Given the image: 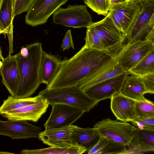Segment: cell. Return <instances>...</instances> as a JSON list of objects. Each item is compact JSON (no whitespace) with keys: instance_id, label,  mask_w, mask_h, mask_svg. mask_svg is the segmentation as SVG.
Listing matches in <instances>:
<instances>
[{"instance_id":"cell-1","label":"cell","mask_w":154,"mask_h":154,"mask_svg":"<svg viewBox=\"0 0 154 154\" xmlns=\"http://www.w3.org/2000/svg\"><path fill=\"white\" fill-rule=\"evenodd\" d=\"M119 52L106 49L90 48L84 45L71 58L62 60L48 89L76 86L95 71L116 58Z\"/></svg>"},{"instance_id":"cell-2","label":"cell","mask_w":154,"mask_h":154,"mask_svg":"<svg viewBox=\"0 0 154 154\" xmlns=\"http://www.w3.org/2000/svg\"><path fill=\"white\" fill-rule=\"evenodd\" d=\"M29 50L27 57H23L20 52L15 54L20 78L15 97H30L41 83L40 68L43 50L42 43L35 42L26 45Z\"/></svg>"},{"instance_id":"cell-3","label":"cell","mask_w":154,"mask_h":154,"mask_svg":"<svg viewBox=\"0 0 154 154\" xmlns=\"http://www.w3.org/2000/svg\"><path fill=\"white\" fill-rule=\"evenodd\" d=\"M38 94L46 99L49 105L61 103L75 106L88 112L99 102L90 97L77 86L48 89L46 88Z\"/></svg>"},{"instance_id":"cell-4","label":"cell","mask_w":154,"mask_h":154,"mask_svg":"<svg viewBox=\"0 0 154 154\" xmlns=\"http://www.w3.org/2000/svg\"><path fill=\"white\" fill-rule=\"evenodd\" d=\"M88 27L96 32L105 49L121 52L126 45V35L114 23L109 12L105 18Z\"/></svg>"},{"instance_id":"cell-5","label":"cell","mask_w":154,"mask_h":154,"mask_svg":"<svg viewBox=\"0 0 154 154\" xmlns=\"http://www.w3.org/2000/svg\"><path fill=\"white\" fill-rule=\"evenodd\" d=\"M94 128L100 136L126 146L131 143L137 129V127L128 122L113 120L109 118L98 122Z\"/></svg>"},{"instance_id":"cell-6","label":"cell","mask_w":154,"mask_h":154,"mask_svg":"<svg viewBox=\"0 0 154 154\" xmlns=\"http://www.w3.org/2000/svg\"><path fill=\"white\" fill-rule=\"evenodd\" d=\"M53 15V23L73 28H87L93 23L85 5L60 8Z\"/></svg>"},{"instance_id":"cell-7","label":"cell","mask_w":154,"mask_h":154,"mask_svg":"<svg viewBox=\"0 0 154 154\" xmlns=\"http://www.w3.org/2000/svg\"><path fill=\"white\" fill-rule=\"evenodd\" d=\"M68 1L34 0L25 15V23L33 27L46 23L50 16Z\"/></svg>"},{"instance_id":"cell-8","label":"cell","mask_w":154,"mask_h":154,"mask_svg":"<svg viewBox=\"0 0 154 154\" xmlns=\"http://www.w3.org/2000/svg\"><path fill=\"white\" fill-rule=\"evenodd\" d=\"M51 106L49 117L44 124L45 130L70 125L85 112L80 108L66 104L57 103Z\"/></svg>"},{"instance_id":"cell-9","label":"cell","mask_w":154,"mask_h":154,"mask_svg":"<svg viewBox=\"0 0 154 154\" xmlns=\"http://www.w3.org/2000/svg\"><path fill=\"white\" fill-rule=\"evenodd\" d=\"M154 48V43L141 39L126 44L117 58L125 72H128L135 66Z\"/></svg>"},{"instance_id":"cell-10","label":"cell","mask_w":154,"mask_h":154,"mask_svg":"<svg viewBox=\"0 0 154 154\" xmlns=\"http://www.w3.org/2000/svg\"><path fill=\"white\" fill-rule=\"evenodd\" d=\"M41 129L27 120L0 121V135L9 137L12 140L38 138Z\"/></svg>"},{"instance_id":"cell-11","label":"cell","mask_w":154,"mask_h":154,"mask_svg":"<svg viewBox=\"0 0 154 154\" xmlns=\"http://www.w3.org/2000/svg\"><path fill=\"white\" fill-rule=\"evenodd\" d=\"M129 73H124L94 85L83 91L89 97L99 101L111 99L115 94L120 92Z\"/></svg>"},{"instance_id":"cell-12","label":"cell","mask_w":154,"mask_h":154,"mask_svg":"<svg viewBox=\"0 0 154 154\" xmlns=\"http://www.w3.org/2000/svg\"><path fill=\"white\" fill-rule=\"evenodd\" d=\"M154 12V0L143 3L140 12L134 25L128 31L126 44L131 43L145 37L151 29L150 19Z\"/></svg>"},{"instance_id":"cell-13","label":"cell","mask_w":154,"mask_h":154,"mask_svg":"<svg viewBox=\"0 0 154 154\" xmlns=\"http://www.w3.org/2000/svg\"><path fill=\"white\" fill-rule=\"evenodd\" d=\"M0 71L2 82L11 95L15 96L19 82L20 75L15 55H8L3 57L1 50Z\"/></svg>"},{"instance_id":"cell-14","label":"cell","mask_w":154,"mask_h":154,"mask_svg":"<svg viewBox=\"0 0 154 154\" xmlns=\"http://www.w3.org/2000/svg\"><path fill=\"white\" fill-rule=\"evenodd\" d=\"M125 72L118 63L116 58L88 75L79 82L76 86L84 91L94 85Z\"/></svg>"},{"instance_id":"cell-15","label":"cell","mask_w":154,"mask_h":154,"mask_svg":"<svg viewBox=\"0 0 154 154\" xmlns=\"http://www.w3.org/2000/svg\"><path fill=\"white\" fill-rule=\"evenodd\" d=\"M154 153V130L137 127L131 143L122 154Z\"/></svg>"},{"instance_id":"cell-16","label":"cell","mask_w":154,"mask_h":154,"mask_svg":"<svg viewBox=\"0 0 154 154\" xmlns=\"http://www.w3.org/2000/svg\"><path fill=\"white\" fill-rule=\"evenodd\" d=\"M49 105L47 100L43 98L37 103L0 114L8 119L29 120L37 122L46 112Z\"/></svg>"},{"instance_id":"cell-17","label":"cell","mask_w":154,"mask_h":154,"mask_svg":"<svg viewBox=\"0 0 154 154\" xmlns=\"http://www.w3.org/2000/svg\"><path fill=\"white\" fill-rule=\"evenodd\" d=\"M110 99V109L117 120L124 122L134 121L136 100L120 92L113 95Z\"/></svg>"},{"instance_id":"cell-18","label":"cell","mask_w":154,"mask_h":154,"mask_svg":"<svg viewBox=\"0 0 154 154\" xmlns=\"http://www.w3.org/2000/svg\"><path fill=\"white\" fill-rule=\"evenodd\" d=\"M71 125L61 128L45 130L40 133L39 139L51 147H69L75 144L71 138Z\"/></svg>"},{"instance_id":"cell-19","label":"cell","mask_w":154,"mask_h":154,"mask_svg":"<svg viewBox=\"0 0 154 154\" xmlns=\"http://www.w3.org/2000/svg\"><path fill=\"white\" fill-rule=\"evenodd\" d=\"M143 3L128 0L114 5L111 9L115 10L121 20L125 35L134 25L140 12Z\"/></svg>"},{"instance_id":"cell-20","label":"cell","mask_w":154,"mask_h":154,"mask_svg":"<svg viewBox=\"0 0 154 154\" xmlns=\"http://www.w3.org/2000/svg\"><path fill=\"white\" fill-rule=\"evenodd\" d=\"M15 0H0V33L6 37L9 44V54L13 52V25L14 11Z\"/></svg>"},{"instance_id":"cell-21","label":"cell","mask_w":154,"mask_h":154,"mask_svg":"<svg viewBox=\"0 0 154 154\" xmlns=\"http://www.w3.org/2000/svg\"><path fill=\"white\" fill-rule=\"evenodd\" d=\"M71 138L74 144L85 148L87 152L97 143L100 135L94 128H82L71 125Z\"/></svg>"},{"instance_id":"cell-22","label":"cell","mask_w":154,"mask_h":154,"mask_svg":"<svg viewBox=\"0 0 154 154\" xmlns=\"http://www.w3.org/2000/svg\"><path fill=\"white\" fill-rule=\"evenodd\" d=\"M58 55L47 53L43 51L40 68L41 83L48 85L54 78L61 61Z\"/></svg>"},{"instance_id":"cell-23","label":"cell","mask_w":154,"mask_h":154,"mask_svg":"<svg viewBox=\"0 0 154 154\" xmlns=\"http://www.w3.org/2000/svg\"><path fill=\"white\" fill-rule=\"evenodd\" d=\"M126 77L120 92L124 95L136 101L143 99L146 93L141 77L131 74Z\"/></svg>"},{"instance_id":"cell-24","label":"cell","mask_w":154,"mask_h":154,"mask_svg":"<svg viewBox=\"0 0 154 154\" xmlns=\"http://www.w3.org/2000/svg\"><path fill=\"white\" fill-rule=\"evenodd\" d=\"M125 145L114 142L100 136L97 143L88 152V154H122L126 148Z\"/></svg>"},{"instance_id":"cell-25","label":"cell","mask_w":154,"mask_h":154,"mask_svg":"<svg viewBox=\"0 0 154 154\" xmlns=\"http://www.w3.org/2000/svg\"><path fill=\"white\" fill-rule=\"evenodd\" d=\"M43 98L38 94L34 97L25 98H19L11 95L8 96L6 100H3L0 108V113L19 109L26 106L37 103Z\"/></svg>"},{"instance_id":"cell-26","label":"cell","mask_w":154,"mask_h":154,"mask_svg":"<svg viewBox=\"0 0 154 154\" xmlns=\"http://www.w3.org/2000/svg\"><path fill=\"white\" fill-rule=\"evenodd\" d=\"M87 152L86 149L77 144H75L67 148L51 147L35 150L23 149L21 154H81Z\"/></svg>"},{"instance_id":"cell-27","label":"cell","mask_w":154,"mask_h":154,"mask_svg":"<svg viewBox=\"0 0 154 154\" xmlns=\"http://www.w3.org/2000/svg\"><path fill=\"white\" fill-rule=\"evenodd\" d=\"M154 72V48L128 72L140 77Z\"/></svg>"},{"instance_id":"cell-28","label":"cell","mask_w":154,"mask_h":154,"mask_svg":"<svg viewBox=\"0 0 154 154\" xmlns=\"http://www.w3.org/2000/svg\"><path fill=\"white\" fill-rule=\"evenodd\" d=\"M153 118H154V102L146 98L141 100L136 101L134 119L131 122Z\"/></svg>"},{"instance_id":"cell-29","label":"cell","mask_w":154,"mask_h":154,"mask_svg":"<svg viewBox=\"0 0 154 154\" xmlns=\"http://www.w3.org/2000/svg\"><path fill=\"white\" fill-rule=\"evenodd\" d=\"M85 3L98 15L106 16L110 9L107 0H84Z\"/></svg>"},{"instance_id":"cell-30","label":"cell","mask_w":154,"mask_h":154,"mask_svg":"<svg viewBox=\"0 0 154 154\" xmlns=\"http://www.w3.org/2000/svg\"><path fill=\"white\" fill-rule=\"evenodd\" d=\"M87 28L86 36L85 38V43L84 46L90 48L106 50L103 48L101 40L96 32L92 29Z\"/></svg>"},{"instance_id":"cell-31","label":"cell","mask_w":154,"mask_h":154,"mask_svg":"<svg viewBox=\"0 0 154 154\" xmlns=\"http://www.w3.org/2000/svg\"><path fill=\"white\" fill-rule=\"evenodd\" d=\"M34 0H15L13 17L27 11Z\"/></svg>"},{"instance_id":"cell-32","label":"cell","mask_w":154,"mask_h":154,"mask_svg":"<svg viewBox=\"0 0 154 154\" xmlns=\"http://www.w3.org/2000/svg\"><path fill=\"white\" fill-rule=\"evenodd\" d=\"M146 93L154 94V72L140 77Z\"/></svg>"},{"instance_id":"cell-33","label":"cell","mask_w":154,"mask_h":154,"mask_svg":"<svg viewBox=\"0 0 154 154\" xmlns=\"http://www.w3.org/2000/svg\"><path fill=\"white\" fill-rule=\"evenodd\" d=\"M61 47L63 51L68 49L70 48L74 49L73 41L70 29L68 30L66 33L62 42Z\"/></svg>"},{"instance_id":"cell-34","label":"cell","mask_w":154,"mask_h":154,"mask_svg":"<svg viewBox=\"0 0 154 154\" xmlns=\"http://www.w3.org/2000/svg\"><path fill=\"white\" fill-rule=\"evenodd\" d=\"M131 123L134 126L140 128H145L154 130V118L132 122Z\"/></svg>"},{"instance_id":"cell-35","label":"cell","mask_w":154,"mask_h":154,"mask_svg":"<svg viewBox=\"0 0 154 154\" xmlns=\"http://www.w3.org/2000/svg\"><path fill=\"white\" fill-rule=\"evenodd\" d=\"M109 12L114 23L118 28L124 33L121 20L116 11L113 9H111L109 10Z\"/></svg>"},{"instance_id":"cell-36","label":"cell","mask_w":154,"mask_h":154,"mask_svg":"<svg viewBox=\"0 0 154 154\" xmlns=\"http://www.w3.org/2000/svg\"><path fill=\"white\" fill-rule=\"evenodd\" d=\"M109 3L110 9L114 5L118 4L121 3L127 2L128 0H107Z\"/></svg>"},{"instance_id":"cell-37","label":"cell","mask_w":154,"mask_h":154,"mask_svg":"<svg viewBox=\"0 0 154 154\" xmlns=\"http://www.w3.org/2000/svg\"><path fill=\"white\" fill-rule=\"evenodd\" d=\"M29 52L28 49L25 46V47H23L22 48L20 52L22 56L24 57H26L28 55Z\"/></svg>"},{"instance_id":"cell-38","label":"cell","mask_w":154,"mask_h":154,"mask_svg":"<svg viewBox=\"0 0 154 154\" xmlns=\"http://www.w3.org/2000/svg\"><path fill=\"white\" fill-rule=\"evenodd\" d=\"M149 24L151 28H154V12L150 19Z\"/></svg>"},{"instance_id":"cell-39","label":"cell","mask_w":154,"mask_h":154,"mask_svg":"<svg viewBox=\"0 0 154 154\" xmlns=\"http://www.w3.org/2000/svg\"><path fill=\"white\" fill-rule=\"evenodd\" d=\"M137 2L143 3L154 0H131Z\"/></svg>"}]
</instances>
